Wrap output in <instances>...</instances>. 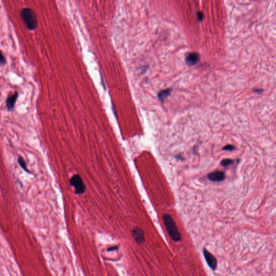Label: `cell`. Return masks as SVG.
I'll return each mask as SVG.
<instances>
[{
  "instance_id": "1",
  "label": "cell",
  "mask_w": 276,
  "mask_h": 276,
  "mask_svg": "<svg viewBox=\"0 0 276 276\" xmlns=\"http://www.w3.org/2000/svg\"><path fill=\"white\" fill-rule=\"evenodd\" d=\"M164 225L170 239L174 242H180L182 241L181 234L179 232L174 220L169 214H164L162 216Z\"/></svg>"
},
{
  "instance_id": "2",
  "label": "cell",
  "mask_w": 276,
  "mask_h": 276,
  "mask_svg": "<svg viewBox=\"0 0 276 276\" xmlns=\"http://www.w3.org/2000/svg\"><path fill=\"white\" fill-rule=\"evenodd\" d=\"M20 15L23 22L25 23L29 30H35L38 26L37 16L35 11L29 8H25L21 10Z\"/></svg>"
},
{
  "instance_id": "3",
  "label": "cell",
  "mask_w": 276,
  "mask_h": 276,
  "mask_svg": "<svg viewBox=\"0 0 276 276\" xmlns=\"http://www.w3.org/2000/svg\"><path fill=\"white\" fill-rule=\"evenodd\" d=\"M70 182L73 187L77 194H82L85 192L86 187L81 177L78 174L74 175L71 177Z\"/></svg>"
},
{
  "instance_id": "4",
  "label": "cell",
  "mask_w": 276,
  "mask_h": 276,
  "mask_svg": "<svg viewBox=\"0 0 276 276\" xmlns=\"http://www.w3.org/2000/svg\"><path fill=\"white\" fill-rule=\"evenodd\" d=\"M202 252L205 262L208 264V266L210 267V269L212 270V271H216L218 265V262L216 257L205 247H203Z\"/></svg>"
},
{
  "instance_id": "5",
  "label": "cell",
  "mask_w": 276,
  "mask_h": 276,
  "mask_svg": "<svg viewBox=\"0 0 276 276\" xmlns=\"http://www.w3.org/2000/svg\"><path fill=\"white\" fill-rule=\"evenodd\" d=\"M207 176V179L210 182L216 183L222 182L224 181L226 178V175L223 170H214L208 173Z\"/></svg>"
},
{
  "instance_id": "6",
  "label": "cell",
  "mask_w": 276,
  "mask_h": 276,
  "mask_svg": "<svg viewBox=\"0 0 276 276\" xmlns=\"http://www.w3.org/2000/svg\"><path fill=\"white\" fill-rule=\"evenodd\" d=\"M132 235L135 241L138 244H142L145 241L144 231L138 227H135L132 230Z\"/></svg>"
},
{
  "instance_id": "7",
  "label": "cell",
  "mask_w": 276,
  "mask_h": 276,
  "mask_svg": "<svg viewBox=\"0 0 276 276\" xmlns=\"http://www.w3.org/2000/svg\"><path fill=\"white\" fill-rule=\"evenodd\" d=\"M18 96V93L17 92H15V93L8 96L6 100V104L8 110L12 111L13 110L17 99Z\"/></svg>"
},
{
  "instance_id": "8",
  "label": "cell",
  "mask_w": 276,
  "mask_h": 276,
  "mask_svg": "<svg viewBox=\"0 0 276 276\" xmlns=\"http://www.w3.org/2000/svg\"><path fill=\"white\" fill-rule=\"evenodd\" d=\"M200 60V56L197 52H191L186 57V62L189 65L197 64Z\"/></svg>"
},
{
  "instance_id": "9",
  "label": "cell",
  "mask_w": 276,
  "mask_h": 276,
  "mask_svg": "<svg viewBox=\"0 0 276 276\" xmlns=\"http://www.w3.org/2000/svg\"><path fill=\"white\" fill-rule=\"evenodd\" d=\"M172 91V90L170 88H167L166 90L161 91L158 93V95H157L159 99L160 100L161 102H164V100L166 99V98L170 95Z\"/></svg>"
},
{
  "instance_id": "10",
  "label": "cell",
  "mask_w": 276,
  "mask_h": 276,
  "mask_svg": "<svg viewBox=\"0 0 276 276\" xmlns=\"http://www.w3.org/2000/svg\"><path fill=\"white\" fill-rule=\"evenodd\" d=\"M235 160L231 158H225L221 160L220 162V165L222 167H227L230 166H231L234 163Z\"/></svg>"
},
{
  "instance_id": "11",
  "label": "cell",
  "mask_w": 276,
  "mask_h": 276,
  "mask_svg": "<svg viewBox=\"0 0 276 276\" xmlns=\"http://www.w3.org/2000/svg\"><path fill=\"white\" fill-rule=\"evenodd\" d=\"M222 150L227 151V152H233V151L236 150V147L234 145L227 144V145H224V146H223L222 148Z\"/></svg>"
},
{
  "instance_id": "12",
  "label": "cell",
  "mask_w": 276,
  "mask_h": 276,
  "mask_svg": "<svg viewBox=\"0 0 276 276\" xmlns=\"http://www.w3.org/2000/svg\"><path fill=\"white\" fill-rule=\"evenodd\" d=\"M18 164L20 165V166L21 167V168L23 169V170L25 171V172H27V173H30L29 172V170L28 169V168H27V164L25 163V160L23 159L22 157H19L18 159Z\"/></svg>"
},
{
  "instance_id": "13",
  "label": "cell",
  "mask_w": 276,
  "mask_h": 276,
  "mask_svg": "<svg viewBox=\"0 0 276 276\" xmlns=\"http://www.w3.org/2000/svg\"><path fill=\"white\" fill-rule=\"evenodd\" d=\"M6 63V60L4 55H3L2 51L0 50V64L2 65H5Z\"/></svg>"
},
{
  "instance_id": "14",
  "label": "cell",
  "mask_w": 276,
  "mask_h": 276,
  "mask_svg": "<svg viewBox=\"0 0 276 276\" xmlns=\"http://www.w3.org/2000/svg\"><path fill=\"white\" fill-rule=\"evenodd\" d=\"M203 14L201 12V11H200V12H198V13H197V18H198V20L200 21H201L202 20H203Z\"/></svg>"
},
{
  "instance_id": "15",
  "label": "cell",
  "mask_w": 276,
  "mask_h": 276,
  "mask_svg": "<svg viewBox=\"0 0 276 276\" xmlns=\"http://www.w3.org/2000/svg\"><path fill=\"white\" fill-rule=\"evenodd\" d=\"M118 249V247H117V246H115V247H111L110 248H108V249H107V251H113V250H117Z\"/></svg>"
}]
</instances>
